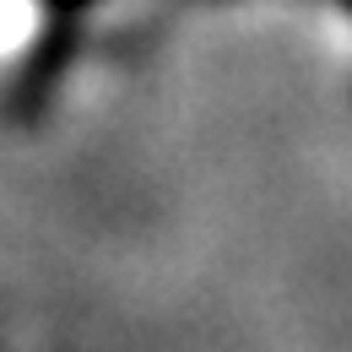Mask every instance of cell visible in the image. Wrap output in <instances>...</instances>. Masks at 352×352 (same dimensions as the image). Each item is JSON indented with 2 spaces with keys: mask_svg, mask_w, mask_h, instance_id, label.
I'll use <instances>...</instances> for the list:
<instances>
[{
  "mask_svg": "<svg viewBox=\"0 0 352 352\" xmlns=\"http://www.w3.org/2000/svg\"><path fill=\"white\" fill-rule=\"evenodd\" d=\"M347 6H352V0H347Z\"/></svg>",
  "mask_w": 352,
  "mask_h": 352,
  "instance_id": "obj_2",
  "label": "cell"
},
{
  "mask_svg": "<svg viewBox=\"0 0 352 352\" xmlns=\"http://www.w3.org/2000/svg\"><path fill=\"white\" fill-rule=\"evenodd\" d=\"M54 16H82V11H92V6H103V0H44Z\"/></svg>",
  "mask_w": 352,
  "mask_h": 352,
  "instance_id": "obj_1",
  "label": "cell"
}]
</instances>
